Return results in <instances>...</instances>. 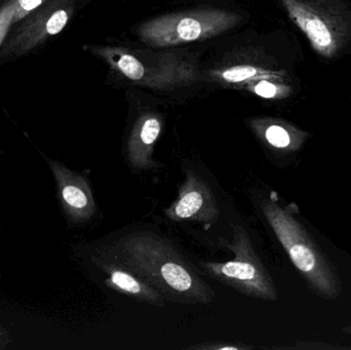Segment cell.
Returning a JSON list of instances; mask_svg holds the SVG:
<instances>
[{"instance_id":"e0dca14e","label":"cell","mask_w":351,"mask_h":350,"mask_svg":"<svg viewBox=\"0 0 351 350\" xmlns=\"http://www.w3.org/2000/svg\"><path fill=\"white\" fill-rule=\"evenodd\" d=\"M12 343V335L5 327L0 325V350L8 349Z\"/></svg>"},{"instance_id":"3957f363","label":"cell","mask_w":351,"mask_h":350,"mask_svg":"<svg viewBox=\"0 0 351 350\" xmlns=\"http://www.w3.org/2000/svg\"><path fill=\"white\" fill-rule=\"evenodd\" d=\"M241 16L221 10H200L167 14L144 23L142 40L152 47H166L210 38L237 26Z\"/></svg>"},{"instance_id":"5bb4252c","label":"cell","mask_w":351,"mask_h":350,"mask_svg":"<svg viewBox=\"0 0 351 350\" xmlns=\"http://www.w3.org/2000/svg\"><path fill=\"white\" fill-rule=\"evenodd\" d=\"M14 5L12 0L0 8V47L8 36V31L14 25Z\"/></svg>"},{"instance_id":"52a82bcc","label":"cell","mask_w":351,"mask_h":350,"mask_svg":"<svg viewBox=\"0 0 351 350\" xmlns=\"http://www.w3.org/2000/svg\"><path fill=\"white\" fill-rule=\"evenodd\" d=\"M167 215L173 221H214L219 208L208 185L195 173L187 172L179 197L167 210Z\"/></svg>"},{"instance_id":"8fae6325","label":"cell","mask_w":351,"mask_h":350,"mask_svg":"<svg viewBox=\"0 0 351 350\" xmlns=\"http://www.w3.org/2000/svg\"><path fill=\"white\" fill-rule=\"evenodd\" d=\"M96 53L102 55L113 67L119 69L125 77L138 82L145 76V66L134 55L123 53L117 49H98Z\"/></svg>"},{"instance_id":"5b68a950","label":"cell","mask_w":351,"mask_h":350,"mask_svg":"<svg viewBox=\"0 0 351 350\" xmlns=\"http://www.w3.org/2000/svg\"><path fill=\"white\" fill-rule=\"evenodd\" d=\"M70 12L59 0H47L23 18V23L2 43V59H14L30 53L49 37L59 34L69 21Z\"/></svg>"},{"instance_id":"ba28073f","label":"cell","mask_w":351,"mask_h":350,"mask_svg":"<svg viewBox=\"0 0 351 350\" xmlns=\"http://www.w3.org/2000/svg\"><path fill=\"white\" fill-rule=\"evenodd\" d=\"M90 260L93 265L107 275L105 284L111 289L115 290L119 293L131 296V297L135 298L139 301L145 302L150 305L164 308V296L158 290L142 281L127 267L117 262H110L107 259L102 258L96 254L90 255Z\"/></svg>"},{"instance_id":"d6986e66","label":"cell","mask_w":351,"mask_h":350,"mask_svg":"<svg viewBox=\"0 0 351 350\" xmlns=\"http://www.w3.org/2000/svg\"><path fill=\"white\" fill-rule=\"evenodd\" d=\"M0 279H1V267H0Z\"/></svg>"},{"instance_id":"30bf717a","label":"cell","mask_w":351,"mask_h":350,"mask_svg":"<svg viewBox=\"0 0 351 350\" xmlns=\"http://www.w3.org/2000/svg\"><path fill=\"white\" fill-rule=\"evenodd\" d=\"M287 8L290 12L297 24L308 35L309 39L317 49H327L333 42L331 32L327 25L315 16L308 14L304 8H301L294 0H284Z\"/></svg>"},{"instance_id":"277c9868","label":"cell","mask_w":351,"mask_h":350,"mask_svg":"<svg viewBox=\"0 0 351 350\" xmlns=\"http://www.w3.org/2000/svg\"><path fill=\"white\" fill-rule=\"evenodd\" d=\"M230 248L234 252L232 260L204 263V273L243 295L276 301L278 295L274 281L256 254L249 234L239 224L233 227Z\"/></svg>"},{"instance_id":"6da1fadb","label":"cell","mask_w":351,"mask_h":350,"mask_svg":"<svg viewBox=\"0 0 351 350\" xmlns=\"http://www.w3.org/2000/svg\"><path fill=\"white\" fill-rule=\"evenodd\" d=\"M97 255L127 267L162 296L176 301L208 304L214 298L212 288L200 279L174 245L154 232H131Z\"/></svg>"},{"instance_id":"9a60e30c","label":"cell","mask_w":351,"mask_h":350,"mask_svg":"<svg viewBox=\"0 0 351 350\" xmlns=\"http://www.w3.org/2000/svg\"><path fill=\"white\" fill-rule=\"evenodd\" d=\"M14 5V24L26 18L33 10L43 5L47 0H12Z\"/></svg>"},{"instance_id":"7c38bea8","label":"cell","mask_w":351,"mask_h":350,"mask_svg":"<svg viewBox=\"0 0 351 350\" xmlns=\"http://www.w3.org/2000/svg\"><path fill=\"white\" fill-rule=\"evenodd\" d=\"M264 139L272 148L280 151H295L298 149L301 140L280 125H270L264 129Z\"/></svg>"},{"instance_id":"8992f818","label":"cell","mask_w":351,"mask_h":350,"mask_svg":"<svg viewBox=\"0 0 351 350\" xmlns=\"http://www.w3.org/2000/svg\"><path fill=\"white\" fill-rule=\"evenodd\" d=\"M40 154L53 174L56 197L68 226L90 222L96 215L97 205L88 178L63 162Z\"/></svg>"},{"instance_id":"ac0fdd59","label":"cell","mask_w":351,"mask_h":350,"mask_svg":"<svg viewBox=\"0 0 351 350\" xmlns=\"http://www.w3.org/2000/svg\"><path fill=\"white\" fill-rule=\"evenodd\" d=\"M341 332L343 334L351 335V325L350 326L344 327V328L341 329Z\"/></svg>"},{"instance_id":"2e32d148","label":"cell","mask_w":351,"mask_h":350,"mask_svg":"<svg viewBox=\"0 0 351 350\" xmlns=\"http://www.w3.org/2000/svg\"><path fill=\"white\" fill-rule=\"evenodd\" d=\"M253 92L258 96L262 97V98L272 99L278 94V88L271 82L262 80V82H258L256 86H254Z\"/></svg>"},{"instance_id":"4fadbf2b","label":"cell","mask_w":351,"mask_h":350,"mask_svg":"<svg viewBox=\"0 0 351 350\" xmlns=\"http://www.w3.org/2000/svg\"><path fill=\"white\" fill-rule=\"evenodd\" d=\"M220 76L229 84H243L259 77V72L253 66H234L223 71Z\"/></svg>"},{"instance_id":"7a4b0ae2","label":"cell","mask_w":351,"mask_h":350,"mask_svg":"<svg viewBox=\"0 0 351 350\" xmlns=\"http://www.w3.org/2000/svg\"><path fill=\"white\" fill-rule=\"evenodd\" d=\"M261 210L282 248L311 289L324 299H337L342 292L339 275L306 228L288 209L280 207L272 199H264Z\"/></svg>"},{"instance_id":"9c48e42d","label":"cell","mask_w":351,"mask_h":350,"mask_svg":"<svg viewBox=\"0 0 351 350\" xmlns=\"http://www.w3.org/2000/svg\"><path fill=\"white\" fill-rule=\"evenodd\" d=\"M162 132V121L156 114H145L138 119L128 142V160L135 170H149L154 166V144Z\"/></svg>"}]
</instances>
